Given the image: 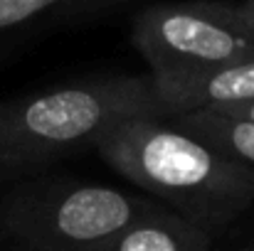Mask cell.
Returning a JSON list of instances; mask_svg holds the SVG:
<instances>
[{"mask_svg": "<svg viewBox=\"0 0 254 251\" xmlns=\"http://www.w3.org/2000/svg\"><path fill=\"white\" fill-rule=\"evenodd\" d=\"M212 229L170 209L153 204L124 229L111 234L99 251H207L215 244Z\"/></svg>", "mask_w": 254, "mask_h": 251, "instance_id": "cell-6", "label": "cell"}, {"mask_svg": "<svg viewBox=\"0 0 254 251\" xmlns=\"http://www.w3.org/2000/svg\"><path fill=\"white\" fill-rule=\"evenodd\" d=\"M166 116L153 77H104L0 101V172H27L94 148L121 118Z\"/></svg>", "mask_w": 254, "mask_h": 251, "instance_id": "cell-2", "label": "cell"}, {"mask_svg": "<svg viewBox=\"0 0 254 251\" xmlns=\"http://www.w3.org/2000/svg\"><path fill=\"white\" fill-rule=\"evenodd\" d=\"M215 5H217V12L222 15L225 22L235 25L237 30L254 37V0H240V2L215 0Z\"/></svg>", "mask_w": 254, "mask_h": 251, "instance_id": "cell-9", "label": "cell"}, {"mask_svg": "<svg viewBox=\"0 0 254 251\" xmlns=\"http://www.w3.org/2000/svg\"><path fill=\"white\" fill-rule=\"evenodd\" d=\"M94 151L153 200L212 232L254 204V165L225 155L175 123H163V116L121 118L96 138Z\"/></svg>", "mask_w": 254, "mask_h": 251, "instance_id": "cell-1", "label": "cell"}, {"mask_svg": "<svg viewBox=\"0 0 254 251\" xmlns=\"http://www.w3.org/2000/svg\"><path fill=\"white\" fill-rule=\"evenodd\" d=\"M156 200L69 177H40L0 200V234L30 251H99Z\"/></svg>", "mask_w": 254, "mask_h": 251, "instance_id": "cell-3", "label": "cell"}, {"mask_svg": "<svg viewBox=\"0 0 254 251\" xmlns=\"http://www.w3.org/2000/svg\"><path fill=\"white\" fill-rule=\"evenodd\" d=\"M128 2H133V0H109V10H111V7H121V5H128Z\"/></svg>", "mask_w": 254, "mask_h": 251, "instance_id": "cell-11", "label": "cell"}, {"mask_svg": "<svg viewBox=\"0 0 254 251\" xmlns=\"http://www.w3.org/2000/svg\"><path fill=\"white\" fill-rule=\"evenodd\" d=\"M109 10V0H0V40L30 27L99 15Z\"/></svg>", "mask_w": 254, "mask_h": 251, "instance_id": "cell-8", "label": "cell"}, {"mask_svg": "<svg viewBox=\"0 0 254 251\" xmlns=\"http://www.w3.org/2000/svg\"><path fill=\"white\" fill-rule=\"evenodd\" d=\"M131 42L153 77H175L254 57V37L225 22L215 0L158 2L138 10Z\"/></svg>", "mask_w": 254, "mask_h": 251, "instance_id": "cell-4", "label": "cell"}, {"mask_svg": "<svg viewBox=\"0 0 254 251\" xmlns=\"http://www.w3.org/2000/svg\"><path fill=\"white\" fill-rule=\"evenodd\" d=\"M153 84L168 118L197 108L237 106L254 101V57L175 77H153Z\"/></svg>", "mask_w": 254, "mask_h": 251, "instance_id": "cell-5", "label": "cell"}, {"mask_svg": "<svg viewBox=\"0 0 254 251\" xmlns=\"http://www.w3.org/2000/svg\"><path fill=\"white\" fill-rule=\"evenodd\" d=\"M170 121L195 133L205 143L215 146L225 155L254 165V118L215 111V108H197V111L178 113Z\"/></svg>", "mask_w": 254, "mask_h": 251, "instance_id": "cell-7", "label": "cell"}, {"mask_svg": "<svg viewBox=\"0 0 254 251\" xmlns=\"http://www.w3.org/2000/svg\"><path fill=\"white\" fill-rule=\"evenodd\" d=\"M215 111H227L235 116H245V118H254V101H245L237 106H227V108H215Z\"/></svg>", "mask_w": 254, "mask_h": 251, "instance_id": "cell-10", "label": "cell"}]
</instances>
